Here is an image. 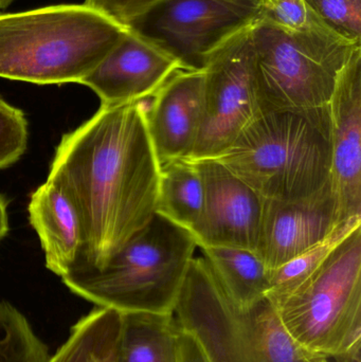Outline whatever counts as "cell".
I'll return each instance as SVG.
<instances>
[{
    "instance_id": "cell-1",
    "label": "cell",
    "mask_w": 361,
    "mask_h": 362,
    "mask_svg": "<svg viewBox=\"0 0 361 362\" xmlns=\"http://www.w3.org/2000/svg\"><path fill=\"white\" fill-rule=\"evenodd\" d=\"M148 101L101 106L55 150L47 180L80 215V263L101 267L156 214L160 165L146 125Z\"/></svg>"
},
{
    "instance_id": "cell-2",
    "label": "cell",
    "mask_w": 361,
    "mask_h": 362,
    "mask_svg": "<svg viewBox=\"0 0 361 362\" xmlns=\"http://www.w3.org/2000/svg\"><path fill=\"white\" fill-rule=\"evenodd\" d=\"M215 159L263 199L313 197L331 187L328 105L260 115Z\"/></svg>"
},
{
    "instance_id": "cell-3",
    "label": "cell",
    "mask_w": 361,
    "mask_h": 362,
    "mask_svg": "<svg viewBox=\"0 0 361 362\" xmlns=\"http://www.w3.org/2000/svg\"><path fill=\"white\" fill-rule=\"evenodd\" d=\"M126 30L84 4L0 14V78L80 84Z\"/></svg>"
},
{
    "instance_id": "cell-4",
    "label": "cell",
    "mask_w": 361,
    "mask_h": 362,
    "mask_svg": "<svg viewBox=\"0 0 361 362\" xmlns=\"http://www.w3.org/2000/svg\"><path fill=\"white\" fill-rule=\"evenodd\" d=\"M196 248L190 232L155 214L103 266L78 263L61 279L97 308L172 315Z\"/></svg>"
},
{
    "instance_id": "cell-5",
    "label": "cell",
    "mask_w": 361,
    "mask_h": 362,
    "mask_svg": "<svg viewBox=\"0 0 361 362\" xmlns=\"http://www.w3.org/2000/svg\"><path fill=\"white\" fill-rule=\"evenodd\" d=\"M206 362H313L290 338L267 298L247 308L233 303L203 257H193L173 312Z\"/></svg>"
},
{
    "instance_id": "cell-6",
    "label": "cell",
    "mask_w": 361,
    "mask_h": 362,
    "mask_svg": "<svg viewBox=\"0 0 361 362\" xmlns=\"http://www.w3.org/2000/svg\"><path fill=\"white\" fill-rule=\"evenodd\" d=\"M249 40L260 115L328 105L341 70L361 48L326 28L288 31L259 21Z\"/></svg>"
},
{
    "instance_id": "cell-7",
    "label": "cell",
    "mask_w": 361,
    "mask_h": 362,
    "mask_svg": "<svg viewBox=\"0 0 361 362\" xmlns=\"http://www.w3.org/2000/svg\"><path fill=\"white\" fill-rule=\"evenodd\" d=\"M273 305L290 338L312 356L361 353V227Z\"/></svg>"
},
{
    "instance_id": "cell-8",
    "label": "cell",
    "mask_w": 361,
    "mask_h": 362,
    "mask_svg": "<svg viewBox=\"0 0 361 362\" xmlns=\"http://www.w3.org/2000/svg\"><path fill=\"white\" fill-rule=\"evenodd\" d=\"M256 19V8L226 0H160L129 21L184 70H205L210 59Z\"/></svg>"
},
{
    "instance_id": "cell-9",
    "label": "cell",
    "mask_w": 361,
    "mask_h": 362,
    "mask_svg": "<svg viewBox=\"0 0 361 362\" xmlns=\"http://www.w3.org/2000/svg\"><path fill=\"white\" fill-rule=\"evenodd\" d=\"M250 27L223 46L203 70V121L191 160L218 158L260 116Z\"/></svg>"
},
{
    "instance_id": "cell-10",
    "label": "cell",
    "mask_w": 361,
    "mask_h": 362,
    "mask_svg": "<svg viewBox=\"0 0 361 362\" xmlns=\"http://www.w3.org/2000/svg\"><path fill=\"white\" fill-rule=\"evenodd\" d=\"M193 161L203 183V214L192 233L197 247L256 252L263 198L216 159Z\"/></svg>"
},
{
    "instance_id": "cell-11",
    "label": "cell",
    "mask_w": 361,
    "mask_h": 362,
    "mask_svg": "<svg viewBox=\"0 0 361 362\" xmlns=\"http://www.w3.org/2000/svg\"><path fill=\"white\" fill-rule=\"evenodd\" d=\"M328 107L331 187L341 225L361 217V48L341 70Z\"/></svg>"
},
{
    "instance_id": "cell-12",
    "label": "cell",
    "mask_w": 361,
    "mask_h": 362,
    "mask_svg": "<svg viewBox=\"0 0 361 362\" xmlns=\"http://www.w3.org/2000/svg\"><path fill=\"white\" fill-rule=\"evenodd\" d=\"M179 70L175 59L127 29L80 84L95 93L101 106H118L150 100Z\"/></svg>"
},
{
    "instance_id": "cell-13",
    "label": "cell",
    "mask_w": 361,
    "mask_h": 362,
    "mask_svg": "<svg viewBox=\"0 0 361 362\" xmlns=\"http://www.w3.org/2000/svg\"><path fill=\"white\" fill-rule=\"evenodd\" d=\"M337 226L331 187L296 202L263 199L254 253L269 272L328 238Z\"/></svg>"
},
{
    "instance_id": "cell-14",
    "label": "cell",
    "mask_w": 361,
    "mask_h": 362,
    "mask_svg": "<svg viewBox=\"0 0 361 362\" xmlns=\"http://www.w3.org/2000/svg\"><path fill=\"white\" fill-rule=\"evenodd\" d=\"M203 70H179L150 98L146 125L160 167L190 158L203 121Z\"/></svg>"
},
{
    "instance_id": "cell-15",
    "label": "cell",
    "mask_w": 361,
    "mask_h": 362,
    "mask_svg": "<svg viewBox=\"0 0 361 362\" xmlns=\"http://www.w3.org/2000/svg\"><path fill=\"white\" fill-rule=\"evenodd\" d=\"M28 212L40 238L46 267L61 278L80 263L84 252L78 210L61 187L47 180L32 193Z\"/></svg>"
},
{
    "instance_id": "cell-16",
    "label": "cell",
    "mask_w": 361,
    "mask_h": 362,
    "mask_svg": "<svg viewBox=\"0 0 361 362\" xmlns=\"http://www.w3.org/2000/svg\"><path fill=\"white\" fill-rule=\"evenodd\" d=\"M180 334L173 314H121L114 362H180Z\"/></svg>"
},
{
    "instance_id": "cell-17",
    "label": "cell",
    "mask_w": 361,
    "mask_h": 362,
    "mask_svg": "<svg viewBox=\"0 0 361 362\" xmlns=\"http://www.w3.org/2000/svg\"><path fill=\"white\" fill-rule=\"evenodd\" d=\"M214 278L229 299L239 308L266 298L268 270L256 253L232 247H201Z\"/></svg>"
},
{
    "instance_id": "cell-18",
    "label": "cell",
    "mask_w": 361,
    "mask_h": 362,
    "mask_svg": "<svg viewBox=\"0 0 361 362\" xmlns=\"http://www.w3.org/2000/svg\"><path fill=\"white\" fill-rule=\"evenodd\" d=\"M203 209V183L194 161L178 159L160 167L156 214L191 234Z\"/></svg>"
},
{
    "instance_id": "cell-19",
    "label": "cell",
    "mask_w": 361,
    "mask_h": 362,
    "mask_svg": "<svg viewBox=\"0 0 361 362\" xmlns=\"http://www.w3.org/2000/svg\"><path fill=\"white\" fill-rule=\"evenodd\" d=\"M120 327L121 313L97 308L72 327L49 362H114Z\"/></svg>"
},
{
    "instance_id": "cell-20",
    "label": "cell",
    "mask_w": 361,
    "mask_h": 362,
    "mask_svg": "<svg viewBox=\"0 0 361 362\" xmlns=\"http://www.w3.org/2000/svg\"><path fill=\"white\" fill-rule=\"evenodd\" d=\"M361 227V217L343 221L334 231L315 246L297 255L277 269L268 272V289L266 298L276 304L298 288L311 278L326 261L331 253L356 229Z\"/></svg>"
},
{
    "instance_id": "cell-21",
    "label": "cell",
    "mask_w": 361,
    "mask_h": 362,
    "mask_svg": "<svg viewBox=\"0 0 361 362\" xmlns=\"http://www.w3.org/2000/svg\"><path fill=\"white\" fill-rule=\"evenodd\" d=\"M48 346L29 321L8 302H0V362H49Z\"/></svg>"
},
{
    "instance_id": "cell-22",
    "label": "cell",
    "mask_w": 361,
    "mask_h": 362,
    "mask_svg": "<svg viewBox=\"0 0 361 362\" xmlns=\"http://www.w3.org/2000/svg\"><path fill=\"white\" fill-rule=\"evenodd\" d=\"M316 17L333 33L361 42V0H305Z\"/></svg>"
},
{
    "instance_id": "cell-23",
    "label": "cell",
    "mask_w": 361,
    "mask_h": 362,
    "mask_svg": "<svg viewBox=\"0 0 361 362\" xmlns=\"http://www.w3.org/2000/svg\"><path fill=\"white\" fill-rule=\"evenodd\" d=\"M256 21L288 31L328 29L314 15L305 0H260L256 6Z\"/></svg>"
},
{
    "instance_id": "cell-24",
    "label": "cell",
    "mask_w": 361,
    "mask_h": 362,
    "mask_svg": "<svg viewBox=\"0 0 361 362\" xmlns=\"http://www.w3.org/2000/svg\"><path fill=\"white\" fill-rule=\"evenodd\" d=\"M28 121L23 110L0 98V170L19 160L27 151Z\"/></svg>"
},
{
    "instance_id": "cell-25",
    "label": "cell",
    "mask_w": 361,
    "mask_h": 362,
    "mask_svg": "<svg viewBox=\"0 0 361 362\" xmlns=\"http://www.w3.org/2000/svg\"><path fill=\"white\" fill-rule=\"evenodd\" d=\"M160 0H85L84 4L125 25L134 17Z\"/></svg>"
},
{
    "instance_id": "cell-26",
    "label": "cell",
    "mask_w": 361,
    "mask_h": 362,
    "mask_svg": "<svg viewBox=\"0 0 361 362\" xmlns=\"http://www.w3.org/2000/svg\"><path fill=\"white\" fill-rule=\"evenodd\" d=\"M180 362H206L196 342L180 332Z\"/></svg>"
},
{
    "instance_id": "cell-27",
    "label": "cell",
    "mask_w": 361,
    "mask_h": 362,
    "mask_svg": "<svg viewBox=\"0 0 361 362\" xmlns=\"http://www.w3.org/2000/svg\"><path fill=\"white\" fill-rule=\"evenodd\" d=\"M8 200L2 194H0V240L8 234L10 225H8Z\"/></svg>"
},
{
    "instance_id": "cell-28",
    "label": "cell",
    "mask_w": 361,
    "mask_h": 362,
    "mask_svg": "<svg viewBox=\"0 0 361 362\" xmlns=\"http://www.w3.org/2000/svg\"><path fill=\"white\" fill-rule=\"evenodd\" d=\"M322 362H361V353L335 357H321Z\"/></svg>"
},
{
    "instance_id": "cell-29",
    "label": "cell",
    "mask_w": 361,
    "mask_h": 362,
    "mask_svg": "<svg viewBox=\"0 0 361 362\" xmlns=\"http://www.w3.org/2000/svg\"><path fill=\"white\" fill-rule=\"evenodd\" d=\"M226 1L233 2V4H243V6H250V8H256L260 0H226Z\"/></svg>"
},
{
    "instance_id": "cell-30",
    "label": "cell",
    "mask_w": 361,
    "mask_h": 362,
    "mask_svg": "<svg viewBox=\"0 0 361 362\" xmlns=\"http://www.w3.org/2000/svg\"><path fill=\"white\" fill-rule=\"evenodd\" d=\"M14 1L15 0H0V10L8 8V6Z\"/></svg>"
},
{
    "instance_id": "cell-31",
    "label": "cell",
    "mask_w": 361,
    "mask_h": 362,
    "mask_svg": "<svg viewBox=\"0 0 361 362\" xmlns=\"http://www.w3.org/2000/svg\"><path fill=\"white\" fill-rule=\"evenodd\" d=\"M313 362H322L321 357H318V358H316Z\"/></svg>"
}]
</instances>
